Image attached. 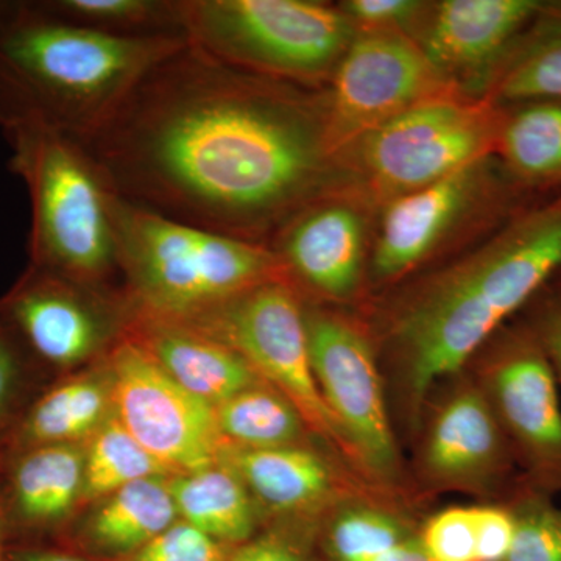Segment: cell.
<instances>
[{"label": "cell", "instance_id": "obj_1", "mask_svg": "<svg viewBox=\"0 0 561 561\" xmlns=\"http://www.w3.org/2000/svg\"><path fill=\"white\" fill-rule=\"evenodd\" d=\"M83 146L122 201L256 243L313 201L334 157L324 103L191 43Z\"/></svg>", "mask_w": 561, "mask_h": 561}, {"label": "cell", "instance_id": "obj_2", "mask_svg": "<svg viewBox=\"0 0 561 561\" xmlns=\"http://www.w3.org/2000/svg\"><path fill=\"white\" fill-rule=\"evenodd\" d=\"M561 276V195L524 208L471 256L412 295L390 327L401 412L419 431L431 391L457 375Z\"/></svg>", "mask_w": 561, "mask_h": 561}, {"label": "cell", "instance_id": "obj_3", "mask_svg": "<svg viewBox=\"0 0 561 561\" xmlns=\"http://www.w3.org/2000/svg\"><path fill=\"white\" fill-rule=\"evenodd\" d=\"M184 38H117L38 2L0 0V130L38 124L87 144Z\"/></svg>", "mask_w": 561, "mask_h": 561}, {"label": "cell", "instance_id": "obj_4", "mask_svg": "<svg viewBox=\"0 0 561 561\" xmlns=\"http://www.w3.org/2000/svg\"><path fill=\"white\" fill-rule=\"evenodd\" d=\"M125 294L138 317L190 321L272 280H287L275 250L168 219L114 198Z\"/></svg>", "mask_w": 561, "mask_h": 561}, {"label": "cell", "instance_id": "obj_5", "mask_svg": "<svg viewBox=\"0 0 561 561\" xmlns=\"http://www.w3.org/2000/svg\"><path fill=\"white\" fill-rule=\"evenodd\" d=\"M10 171L31 198V265L106 286L121 275L114 236L116 192L79 140L38 124L2 130Z\"/></svg>", "mask_w": 561, "mask_h": 561}, {"label": "cell", "instance_id": "obj_6", "mask_svg": "<svg viewBox=\"0 0 561 561\" xmlns=\"http://www.w3.org/2000/svg\"><path fill=\"white\" fill-rule=\"evenodd\" d=\"M187 43L232 68L309 83L356 38L341 9L309 0H181Z\"/></svg>", "mask_w": 561, "mask_h": 561}, {"label": "cell", "instance_id": "obj_7", "mask_svg": "<svg viewBox=\"0 0 561 561\" xmlns=\"http://www.w3.org/2000/svg\"><path fill=\"white\" fill-rule=\"evenodd\" d=\"M238 351L262 381L298 409L309 430L362 479L341 424L323 400L309 354L305 306L287 280H272L190 321ZM364 481V479H362Z\"/></svg>", "mask_w": 561, "mask_h": 561}, {"label": "cell", "instance_id": "obj_8", "mask_svg": "<svg viewBox=\"0 0 561 561\" xmlns=\"http://www.w3.org/2000/svg\"><path fill=\"white\" fill-rule=\"evenodd\" d=\"M501 122L502 108L491 101L431 99L356 140L362 171L393 201L485 160Z\"/></svg>", "mask_w": 561, "mask_h": 561}, {"label": "cell", "instance_id": "obj_9", "mask_svg": "<svg viewBox=\"0 0 561 561\" xmlns=\"http://www.w3.org/2000/svg\"><path fill=\"white\" fill-rule=\"evenodd\" d=\"M113 415L172 476L214 467L228 449L216 409L181 387L149 350L125 335L106 354Z\"/></svg>", "mask_w": 561, "mask_h": 561}, {"label": "cell", "instance_id": "obj_10", "mask_svg": "<svg viewBox=\"0 0 561 561\" xmlns=\"http://www.w3.org/2000/svg\"><path fill=\"white\" fill-rule=\"evenodd\" d=\"M305 320L313 376L350 442L362 479L386 489L398 485L401 456L370 341L334 312L305 308Z\"/></svg>", "mask_w": 561, "mask_h": 561}, {"label": "cell", "instance_id": "obj_11", "mask_svg": "<svg viewBox=\"0 0 561 561\" xmlns=\"http://www.w3.org/2000/svg\"><path fill=\"white\" fill-rule=\"evenodd\" d=\"M476 382L511 443L522 479L561 491V402L551 364L529 328L504 327L481 351Z\"/></svg>", "mask_w": 561, "mask_h": 561}, {"label": "cell", "instance_id": "obj_12", "mask_svg": "<svg viewBox=\"0 0 561 561\" xmlns=\"http://www.w3.org/2000/svg\"><path fill=\"white\" fill-rule=\"evenodd\" d=\"M103 289L31 265L0 305V313L41 359L55 367H79L108 354L138 319L125 290Z\"/></svg>", "mask_w": 561, "mask_h": 561}, {"label": "cell", "instance_id": "obj_13", "mask_svg": "<svg viewBox=\"0 0 561 561\" xmlns=\"http://www.w3.org/2000/svg\"><path fill=\"white\" fill-rule=\"evenodd\" d=\"M445 79L400 32L356 35L324 102L332 154L420 103L440 98Z\"/></svg>", "mask_w": 561, "mask_h": 561}, {"label": "cell", "instance_id": "obj_14", "mask_svg": "<svg viewBox=\"0 0 561 561\" xmlns=\"http://www.w3.org/2000/svg\"><path fill=\"white\" fill-rule=\"evenodd\" d=\"M416 468L431 491L507 500L518 485L522 476L511 443L474 379L457 383L432 411Z\"/></svg>", "mask_w": 561, "mask_h": 561}, {"label": "cell", "instance_id": "obj_15", "mask_svg": "<svg viewBox=\"0 0 561 561\" xmlns=\"http://www.w3.org/2000/svg\"><path fill=\"white\" fill-rule=\"evenodd\" d=\"M225 463L272 515L301 524L327 518L356 496L357 478H345L332 459L309 445L276 449L228 448Z\"/></svg>", "mask_w": 561, "mask_h": 561}, {"label": "cell", "instance_id": "obj_16", "mask_svg": "<svg viewBox=\"0 0 561 561\" xmlns=\"http://www.w3.org/2000/svg\"><path fill=\"white\" fill-rule=\"evenodd\" d=\"M486 186L485 160L391 201L373 256V273L391 279L412 271L468 213Z\"/></svg>", "mask_w": 561, "mask_h": 561}, {"label": "cell", "instance_id": "obj_17", "mask_svg": "<svg viewBox=\"0 0 561 561\" xmlns=\"http://www.w3.org/2000/svg\"><path fill=\"white\" fill-rule=\"evenodd\" d=\"M542 7L541 0H446L420 47L445 80L474 72L493 77Z\"/></svg>", "mask_w": 561, "mask_h": 561}, {"label": "cell", "instance_id": "obj_18", "mask_svg": "<svg viewBox=\"0 0 561 561\" xmlns=\"http://www.w3.org/2000/svg\"><path fill=\"white\" fill-rule=\"evenodd\" d=\"M364 242L359 214L341 203H324L302 208L284 225L275 253L287 276L339 300L359 284Z\"/></svg>", "mask_w": 561, "mask_h": 561}, {"label": "cell", "instance_id": "obj_19", "mask_svg": "<svg viewBox=\"0 0 561 561\" xmlns=\"http://www.w3.org/2000/svg\"><path fill=\"white\" fill-rule=\"evenodd\" d=\"M130 334L181 387L209 404L262 382L238 351L190 324L138 317Z\"/></svg>", "mask_w": 561, "mask_h": 561}, {"label": "cell", "instance_id": "obj_20", "mask_svg": "<svg viewBox=\"0 0 561 561\" xmlns=\"http://www.w3.org/2000/svg\"><path fill=\"white\" fill-rule=\"evenodd\" d=\"M171 479H142L98 501L84 518L81 540L91 551L113 560L138 551L180 522Z\"/></svg>", "mask_w": 561, "mask_h": 561}, {"label": "cell", "instance_id": "obj_21", "mask_svg": "<svg viewBox=\"0 0 561 561\" xmlns=\"http://www.w3.org/2000/svg\"><path fill=\"white\" fill-rule=\"evenodd\" d=\"M84 446L49 443L25 448L11 471V504L22 522L51 526L81 504Z\"/></svg>", "mask_w": 561, "mask_h": 561}, {"label": "cell", "instance_id": "obj_22", "mask_svg": "<svg viewBox=\"0 0 561 561\" xmlns=\"http://www.w3.org/2000/svg\"><path fill=\"white\" fill-rule=\"evenodd\" d=\"M171 489L181 522L213 540L236 548L256 535L260 505L225 461L190 474L172 476Z\"/></svg>", "mask_w": 561, "mask_h": 561}, {"label": "cell", "instance_id": "obj_23", "mask_svg": "<svg viewBox=\"0 0 561 561\" xmlns=\"http://www.w3.org/2000/svg\"><path fill=\"white\" fill-rule=\"evenodd\" d=\"M502 110L500 151L513 183L529 190L561 187V101H534Z\"/></svg>", "mask_w": 561, "mask_h": 561}, {"label": "cell", "instance_id": "obj_24", "mask_svg": "<svg viewBox=\"0 0 561 561\" xmlns=\"http://www.w3.org/2000/svg\"><path fill=\"white\" fill-rule=\"evenodd\" d=\"M491 79L494 103L561 101V2H545Z\"/></svg>", "mask_w": 561, "mask_h": 561}, {"label": "cell", "instance_id": "obj_25", "mask_svg": "<svg viewBox=\"0 0 561 561\" xmlns=\"http://www.w3.org/2000/svg\"><path fill=\"white\" fill-rule=\"evenodd\" d=\"M113 415L105 360L99 370L81 373L54 387L28 412L22 424L25 448L49 443H80Z\"/></svg>", "mask_w": 561, "mask_h": 561}, {"label": "cell", "instance_id": "obj_26", "mask_svg": "<svg viewBox=\"0 0 561 561\" xmlns=\"http://www.w3.org/2000/svg\"><path fill=\"white\" fill-rule=\"evenodd\" d=\"M228 448L276 449L306 445L309 430L298 409L271 383L260 382L214 405ZM312 434V432H311Z\"/></svg>", "mask_w": 561, "mask_h": 561}, {"label": "cell", "instance_id": "obj_27", "mask_svg": "<svg viewBox=\"0 0 561 561\" xmlns=\"http://www.w3.org/2000/svg\"><path fill=\"white\" fill-rule=\"evenodd\" d=\"M69 24L117 38H184L181 0H38Z\"/></svg>", "mask_w": 561, "mask_h": 561}, {"label": "cell", "instance_id": "obj_28", "mask_svg": "<svg viewBox=\"0 0 561 561\" xmlns=\"http://www.w3.org/2000/svg\"><path fill=\"white\" fill-rule=\"evenodd\" d=\"M419 529L401 513L376 502L348 501L320 527L321 561H368L409 540Z\"/></svg>", "mask_w": 561, "mask_h": 561}, {"label": "cell", "instance_id": "obj_29", "mask_svg": "<svg viewBox=\"0 0 561 561\" xmlns=\"http://www.w3.org/2000/svg\"><path fill=\"white\" fill-rule=\"evenodd\" d=\"M171 472L144 449L111 415L84 446V482L81 504L98 502L133 482L171 478Z\"/></svg>", "mask_w": 561, "mask_h": 561}, {"label": "cell", "instance_id": "obj_30", "mask_svg": "<svg viewBox=\"0 0 561 561\" xmlns=\"http://www.w3.org/2000/svg\"><path fill=\"white\" fill-rule=\"evenodd\" d=\"M519 479L505 500L515 516V535L504 561H561V507Z\"/></svg>", "mask_w": 561, "mask_h": 561}, {"label": "cell", "instance_id": "obj_31", "mask_svg": "<svg viewBox=\"0 0 561 561\" xmlns=\"http://www.w3.org/2000/svg\"><path fill=\"white\" fill-rule=\"evenodd\" d=\"M421 545L438 561H478L474 508L449 507L419 529Z\"/></svg>", "mask_w": 561, "mask_h": 561}, {"label": "cell", "instance_id": "obj_32", "mask_svg": "<svg viewBox=\"0 0 561 561\" xmlns=\"http://www.w3.org/2000/svg\"><path fill=\"white\" fill-rule=\"evenodd\" d=\"M231 549L180 519L138 551L114 561H228Z\"/></svg>", "mask_w": 561, "mask_h": 561}, {"label": "cell", "instance_id": "obj_33", "mask_svg": "<svg viewBox=\"0 0 561 561\" xmlns=\"http://www.w3.org/2000/svg\"><path fill=\"white\" fill-rule=\"evenodd\" d=\"M320 527H273L231 549L228 561H321L317 559Z\"/></svg>", "mask_w": 561, "mask_h": 561}, {"label": "cell", "instance_id": "obj_34", "mask_svg": "<svg viewBox=\"0 0 561 561\" xmlns=\"http://www.w3.org/2000/svg\"><path fill=\"white\" fill-rule=\"evenodd\" d=\"M523 323L529 328L561 386V283L556 280L526 308Z\"/></svg>", "mask_w": 561, "mask_h": 561}, {"label": "cell", "instance_id": "obj_35", "mask_svg": "<svg viewBox=\"0 0 561 561\" xmlns=\"http://www.w3.org/2000/svg\"><path fill=\"white\" fill-rule=\"evenodd\" d=\"M415 0H350L342 11L351 22H359L367 32H400L424 10Z\"/></svg>", "mask_w": 561, "mask_h": 561}, {"label": "cell", "instance_id": "obj_36", "mask_svg": "<svg viewBox=\"0 0 561 561\" xmlns=\"http://www.w3.org/2000/svg\"><path fill=\"white\" fill-rule=\"evenodd\" d=\"M478 561H504L515 535V516L507 502L476 505Z\"/></svg>", "mask_w": 561, "mask_h": 561}, {"label": "cell", "instance_id": "obj_37", "mask_svg": "<svg viewBox=\"0 0 561 561\" xmlns=\"http://www.w3.org/2000/svg\"><path fill=\"white\" fill-rule=\"evenodd\" d=\"M16 331L0 317V416L9 408L21 375V354Z\"/></svg>", "mask_w": 561, "mask_h": 561}, {"label": "cell", "instance_id": "obj_38", "mask_svg": "<svg viewBox=\"0 0 561 561\" xmlns=\"http://www.w3.org/2000/svg\"><path fill=\"white\" fill-rule=\"evenodd\" d=\"M368 561H438L421 545L419 534Z\"/></svg>", "mask_w": 561, "mask_h": 561}, {"label": "cell", "instance_id": "obj_39", "mask_svg": "<svg viewBox=\"0 0 561 561\" xmlns=\"http://www.w3.org/2000/svg\"><path fill=\"white\" fill-rule=\"evenodd\" d=\"M10 561H87L69 553L54 551H16L10 553Z\"/></svg>", "mask_w": 561, "mask_h": 561}, {"label": "cell", "instance_id": "obj_40", "mask_svg": "<svg viewBox=\"0 0 561 561\" xmlns=\"http://www.w3.org/2000/svg\"><path fill=\"white\" fill-rule=\"evenodd\" d=\"M3 530H5V504L0 494V561H10L5 552V545H3Z\"/></svg>", "mask_w": 561, "mask_h": 561}, {"label": "cell", "instance_id": "obj_41", "mask_svg": "<svg viewBox=\"0 0 561 561\" xmlns=\"http://www.w3.org/2000/svg\"><path fill=\"white\" fill-rule=\"evenodd\" d=\"M557 280H559V283H561V276H560V278H559V279H557Z\"/></svg>", "mask_w": 561, "mask_h": 561}]
</instances>
